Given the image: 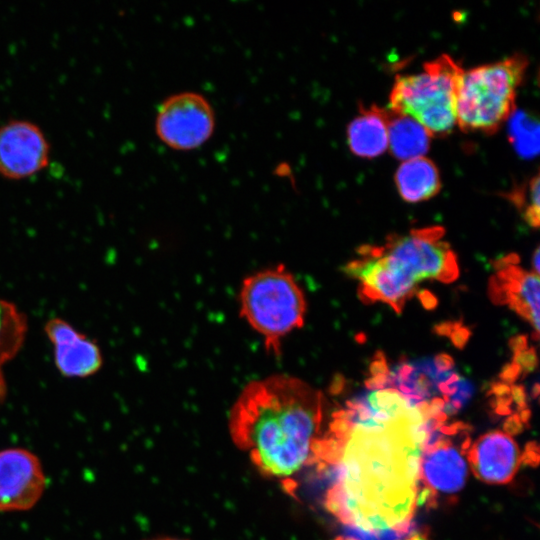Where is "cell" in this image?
I'll list each match as a JSON object with an SVG mask.
<instances>
[{
	"label": "cell",
	"instance_id": "6da1fadb",
	"mask_svg": "<svg viewBox=\"0 0 540 540\" xmlns=\"http://www.w3.org/2000/svg\"><path fill=\"white\" fill-rule=\"evenodd\" d=\"M428 420L393 388L363 392L333 412L315 465L332 468L325 506L351 530L408 534L418 506Z\"/></svg>",
	"mask_w": 540,
	"mask_h": 540
},
{
	"label": "cell",
	"instance_id": "7a4b0ae2",
	"mask_svg": "<svg viewBox=\"0 0 540 540\" xmlns=\"http://www.w3.org/2000/svg\"><path fill=\"white\" fill-rule=\"evenodd\" d=\"M323 421V394L281 374L247 384L228 423L232 440L261 474L287 481L315 464Z\"/></svg>",
	"mask_w": 540,
	"mask_h": 540
},
{
	"label": "cell",
	"instance_id": "3957f363",
	"mask_svg": "<svg viewBox=\"0 0 540 540\" xmlns=\"http://www.w3.org/2000/svg\"><path fill=\"white\" fill-rule=\"evenodd\" d=\"M241 317L279 355L282 340L303 326L307 303L304 292L287 268L279 264L247 276L239 291Z\"/></svg>",
	"mask_w": 540,
	"mask_h": 540
},
{
	"label": "cell",
	"instance_id": "277c9868",
	"mask_svg": "<svg viewBox=\"0 0 540 540\" xmlns=\"http://www.w3.org/2000/svg\"><path fill=\"white\" fill-rule=\"evenodd\" d=\"M527 67L528 58L516 52L464 71L456 104L461 130L495 133L515 110L517 89Z\"/></svg>",
	"mask_w": 540,
	"mask_h": 540
},
{
	"label": "cell",
	"instance_id": "5b68a950",
	"mask_svg": "<svg viewBox=\"0 0 540 540\" xmlns=\"http://www.w3.org/2000/svg\"><path fill=\"white\" fill-rule=\"evenodd\" d=\"M464 70L448 54L425 62L418 73L397 75L389 109L412 117L431 134L446 136L457 124V94Z\"/></svg>",
	"mask_w": 540,
	"mask_h": 540
},
{
	"label": "cell",
	"instance_id": "8992f818",
	"mask_svg": "<svg viewBox=\"0 0 540 540\" xmlns=\"http://www.w3.org/2000/svg\"><path fill=\"white\" fill-rule=\"evenodd\" d=\"M468 425L429 420L420 459L418 506L458 494L468 476Z\"/></svg>",
	"mask_w": 540,
	"mask_h": 540
},
{
	"label": "cell",
	"instance_id": "52a82bcc",
	"mask_svg": "<svg viewBox=\"0 0 540 540\" xmlns=\"http://www.w3.org/2000/svg\"><path fill=\"white\" fill-rule=\"evenodd\" d=\"M215 113L208 99L200 93L183 91L161 102L155 118L159 140L177 151L199 148L213 135Z\"/></svg>",
	"mask_w": 540,
	"mask_h": 540
},
{
	"label": "cell",
	"instance_id": "ba28073f",
	"mask_svg": "<svg viewBox=\"0 0 540 540\" xmlns=\"http://www.w3.org/2000/svg\"><path fill=\"white\" fill-rule=\"evenodd\" d=\"M50 159V144L34 122L11 119L0 126V175L10 180L31 177Z\"/></svg>",
	"mask_w": 540,
	"mask_h": 540
},
{
	"label": "cell",
	"instance_id": "9c48e42d",
	"mask_svg": "<svg viewBox=\"0 0 540 540\" xmlns=\"http://www.w3.org/2000/svg\"><path fill=\"white\" fill-rule=\"evenodd\" d=\"M46 482L42 463L32 451L0 450V512L30 510L43 496Z\"/></svg>",
	"mask_w": 540,
	"mask_h": 540
},
{
	"label": "cell",
	"instance_id": "30bf717a",
	"mask_svg": "<svg viewBox=\"0 0 540 540\" xmlns=\"http://www.w3.org/2000/svg\"><path fill=\"white\" fill-rule=\"evenodd\" d=\"M384 248L388 254L402 261L418 281L437 279L450 283L459 277L457 257L450 245L441 240H428L416 229H412L408 236L389 235Z\"/></svg>",
	"mask_w": 540,
	"mask_h": 540
},
{
	"label": "cell",
	"instance_id": "8fae6325",
	"mask_svg": "<svg viewBox=\"0 0 540 540\" xmlns=\"http://www.w3.org/2000/svg\"><path fill=\"white\" fill-rule=\"evenodd\" d=\"M52 346L53 361L61 376L83 379L97 374L104 358L99 344L61 317H52L44 325Z\"/></svg>",
	"mask_w": 540,
	"mask_h": 540
},
{
	"label": "cell",
	"instance_id": "7c38bea8",
	"mask_svg": "<svg viewBox=\"0 0 540 540\" xmlns=\"http://www.w3.org/2000/svg\"><path fill=\"white\" fill-rule=\"evenodd\" d=\"M365 259L356 277L361 281L359 298L364 303L384 302L401 313L405 302L417 292L418 280L402 261L388 253Z\"/></svg>",
	"mask_w": 540,
	"mask_h": 540
},
{
	"label": "cell",
	"instance_id": "4fadbf2b",
	"mask_svg": "<svg viewBox=\"0 0 540 540\" xmlns=\"http://www.w3.org/2000/svg\"><path fill=\"white\" fill-rule=\"evenodd\" d=\"M523 456L512 435L498 430L471 442L467 460L479 480L488 484H506L516 475L524 461Z\"/></svg>",
	"mask_w": 540,
	"mask_h": 540
},
{
	"label": "cell",
	"instance_id": "5bb4252c",
	"mask_svg": "<svg viewBox=\"0 0 540 540\" xmlns=\"http://www.w3.org/2000/svg\"><path fill=\"white\" fill-rule=\"evenodd\" d=\"M350 150L363 158H374L388 148L387 109L375 104L360 106L357 116L348 124Z\"/></svg>",
	"mask_w": 540,
	"mask_h": 540
},
{
	"label": "cell",
	"instance_id": "9a60e30c",
	"mask_svg": "<svg viewBox=\"0 0 540 540\" xmlns=\"http://www.w3.org/2000/svg\"><path fill=\"white\" fill-rule=\"evenodd\" d=\"M395 183L400 196L411 203L432 198L442 186L436 164L425 156L403 161L395 173Z\"/></svg>",
	"mask_w": 540,
	"mask_h": 540
},
{
	"label": "cell",
	"instance_id": "2e32d148",
	"mask_svg": "<svg viewBox=\"0 0 540 540\" xmlns=\"http://www.w3.org/2000/svg\"><path fill=\"white\" fill-rule=\"evenodd\" d=\"M388 147L394 157L408 160L428 151L431 134L410 116L387 109Z\"/></svg>",
	"mask_w": 540,
	"mask_h": 540
},
{
	"label": "cell",
	"instance_id": "e0dca14e",
	"mask_svg": "<svg viewBox=\"0 0 540 540\" xmlns=\"http://www.w3.org/2000/svg\"><path fill=\"white\" fill-rule=\"evenodd\" d=\"M27 332L26 314L13 302L0 298V401L7 389L3 369L22 349Z\"/></svg>",
	"mask_w": 540,
	"mask_h": 540
},
{
	"label": "cell",
	"instance_id": "ac0fdd59",
	"mask_svg": "<svg viewBox=\"0 0 540 540\" xmlns=\"http://www.w3.org/2000/svg\"><path fill=\"white\" fill-rule=\"evenodd\" d=\"M508 139L515 151L530 159L539 151V122L526 110H514L509 117Z\"/></svg>",
	"mask_w": 540,
	"mask_h": 540
},
{
	"label": "cell",
	"instance_id": "d6986e66",
	"mask_svg": "<svg viewBox=\"0 0 540 540\" xmlns=\"http://www.w3.org/2000/svg\"><path fill=\"white\" fill-rule=\"evenodd\" d=\"M522 214L525 222L532 228L539 226V173L514 185L502 193Z\"/></svg>",
	"mask_w": 540,
	"mask_h": 540
},
{
	"label": "cell",
	"instance_id": "ffe728a7",
	"mask_svg": "<svg viewBox=\"0 0 540 540\" xmlns=\"http://www.w3.org/2000/svg\"><path fill=\"white\" fill-rule=\"evenodd\" d=\"M519 299L527 305L534 316L539 319V277L534 273L526 272L522 278Z\"/></svg>",
	"mask_w": 540,
	"mask_h": 540
},
{
	"label": "cell",
	"instance_id": "44dd1931",
	"mask_svg": "<svg viewBox=\"0 0 540 540\" xmlns=\"http://www.w3.org/2000/svg\"><path fill=\"white\" fill-rule=\"evenodd\" d=\"M512 362L521 367L523 375L533 372L538 367L536 349L531 347L512 357Z\"/></svg>",
	"mask_w": 540,
	"mask_h": 540
},
{
	"label": "cell",
	"instance_id": "7402d4cb",
	"mask_svg": "<svg viewBox=\"0 0 540 540\" xmlns=\"http://www.w3.org/2000/svg\"><path fill=\"white\" fill-rule=\"evenodd\" d=\"M521 373L522 370L518 364L514 362L507 363L502 367L499 373V379L502 383H505L507 385L513 384L519 378Z\"/></svg>",
	"mask_w": 540,
	"mask_h": 540
},
{
	"label": "cell",
	"instance_id": "603a6c76",
	"mask_svg": "<svg viewBox=\"0 0 540 540\" xmlns=\"http://www.w3.org/2000/svg\"><path fill=\"white\" fill-rule=\"evenodd\" d=\"M369 372L371 376L387 375L389 373V367L383 352L377 351L375 353L369 365Z\"/></svg>",
	"mask_w": 540,
	"mask_h": 540
},
{
	"label": "cell",
	"instance_id": "cb8c5ba5",
	"mask_svg": "<svg viewBox=\"0 0 540 540\" xmlns=\"http://www.w3.org/2000/svg\"><path fill=\"white\" fill-rule=\"evenodd\" d=\"M471 335V330L468 327L461 325L451 333L449 338L456 348L463 349L468 343Z\"/></svg>",
	"mask_w": 540,
	"mask_h": 540
},
{
	"label": "cell",
	"instance_id": "d4e9b609",
	"mask_svg": "<svg viewBox=\"0 0 540 540\" xmlns=\"http://www.w3.org/2000/svg\"><path fill=\"white\" fill-rule=\"evenodd\" d=\"M432 359L438 373H445L454 370V360L449 354L439 353Z\"/></svg>",
	"mask_w": 540,
	"mask_h": 540
},
{
	"label": "cell",
	"instance_id": "484cf974",
	"mask_svg": "<svg viewBox=\"0 0 540 540\" xmlns=\"http://www.w3.org/2000/svg\"><path fill=\"white\" fill-rule=\"evenodd\" d=\"M462 325V321H443L436 324L433 328L435 334L449 337L451 333Z\"/></svg>",
	"mask_w": 540,
	"mask_h": 540
},
{
	"label": "cell",
	"instance_id": "4316f807",
	"mask_svg": "<svg viewBox=\"0 0 540 540\" xmlns=\"http://www.w3.org/2000/svg\"><path fill=\"white\" fill-rule=\"evenodd\" d=\"M417 297L421 302L422 306L427 310H433L438 304L436 296L429 290L421 289L417 291Z\"/></svg>",
	"mask_w": 540,
	"mask_h": 540
},
{
	"label": "cell",
	"instance_id": "83f0119b",
	"mask_svg": "<svg viewBox=\"0 0 540 540\" xmlns=\"http://www.w3.org/2000/svg\"><path fill=\"white\" fill-rule=\"evenodd\" d=\"M509 348L513 352V356L527 349L528 338L525 334L513 336L508 342Z\"/></svg>",
	"mask_w": 540,
	"mask_h": 540
},
{
	"label": "cell",
	"instance_id": "f1b7e54d",
	"mask_svg": "<svg viewBox=\"0 0 540 540\" xmlns=\"http://www.w3.org/2000/svg\"><path fill=\"white\" fill-rule=\"evenodd\" d=\"M511 397L515 401L519 410L526 409V394L523 385H513L511 388Z\"/></svg>",
	"mask_w": 540,
	"mask_h": 540
},
{
	"label": "cell",
	"instance_id": "f546056e",
	"mask_svg": "<svg viewBox=\"0 0 540 540\" xmlns=\"http://www.w3.org/2000/svg\"><path fill=\"white\" fill-rule=\"evenodd\" d=\"M519 262V256L515 253H510L507 256L495 260L493 266L496 270H499L509 265H518Z\"/></svg>",
	"mask_w": 540,
	"mask_h": 540
},
{
	"label": "cell",
	"instance_id": "4dcf8cb0",
	"mask_svg": "<svg viewBox=\"0 0 540 540\" xmlns=\"http://www.w3.org/2000/svg\"><path fill=\"white\" fill-rule=\"evenodd\" d=\"M490 393L493 394L495 397H506V396H510L511 389L509 385L505 383L493 382L491 384Z\"/></svg>",
	"mask_w": 540,
	"mask_h": 540
},
{
	"label": "cell",
	"instance_id": "1f68e13d",
	"mask_svg": "<svg viewBox=\"0 0 540 540\" xmlns=\"http://www.w3.org/2000/svg\"><path fill=\"white\" fill-rule=\"evenodd\" d=\"M346 385V380L342 375H336L332 381L331 392L334 394L341 393Z\"/></svg>",
	"mask_w": 540,
	"mask_h": 540
},
{
	"label": "cell",
	"instance_id": "d6a6232c",
	"mask_svg": "<svg viewBox=\"0 0 540 540\" xmlns=\"http://www.w3.org/2000/svg\"><path fill=\"white\" fill-rule=\"evenodd\" d=\"M539 258H540V253H539V247H537L533 253V258H532V264H533V268H534V271H535V274L538 275L539 274V265H540V261H539Z\"/></svg>",
	"mask_w": 540,
	"mask_h": 540
},
{
	"label": "cell",
	"instance_id": "836d02e7",
	"mask_svg": "<svg viewBox=\"0 0 540 540\" xmlns=\"http://www.w3.org/2000/svg\"><path fill=\"white\" fill-rule=\"evenodd\" d=\"M405 540H429V539L420 533H415L407 537Z\"/></svg>",
	"mask_w": 540,
	"mask_h": 540
},
{
	"label": "cell",
	"instance_id": "e575fe53",
	"mask_svg": "<svg viewBox=\"0 0 540 540\" xmlns=\"http://www.w3.org/2000/svg\"><path fill=\"white\" fill-rule=\"evenodd\" d=\"M539 395V384L536 382L532 388V397L537 398Z\"/></svg>",
	"mask_w": 540,
	"mask_h": 540
},
{
	"label": "cell",
	"instance_id": "d590c367",
	"mask_svg": "<svg viewBox=\"0 0 540 540\" xmlns=\"http://www.w3.org/2000/svg\"><path fill=\"white\" fill-rule=\"evenodd\" d=\"M154 540H182V539L161 538V539H154Z\"/></svg>",
	"mask_w": 540,
	"mask_h": 540
}]
</instances>
